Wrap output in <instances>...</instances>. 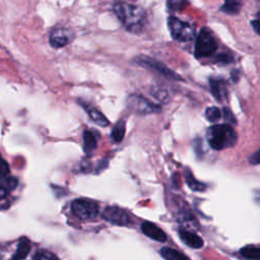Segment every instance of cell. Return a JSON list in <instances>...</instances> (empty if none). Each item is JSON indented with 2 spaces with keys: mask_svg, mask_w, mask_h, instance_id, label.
Returning <instances> with one entry per match:
<instances>
[{
  "mask_svg": "<svg viewBox=\"0 0 260 260\" xmlns=\"http://www.w3.org/2000/svg\"><path fill=\"white\" fill-rule=\"evenodd\" d=\"M9 174V166L8 164L0 157V180L5 179Z\"/></svg>",
  "mask_w": 260,
  "mask_h": 260,
  "instance_id": "cell-25",
  "label": "cell"
},
{
  "mask_svg": "<svg viewBox=\"0 0 260 260\" xmlns=\"http://www.w3.org/2000/svg\"><path fill=\"white\" fill-rule=\"evenodd\" d=\"M215 60L220 62V63L226 64V63H231L234 60V57L232 55H230V54H226V53H220V54H218L216 56Z\"/></svg>",
  "mask_w": 260,
  "mask_h": 260,
  "instance_id": "cell-26",
  "label": "cell"
},
{
  "mask_svg": "<svg viewBox=\"0 0 260 260\" xmlns=\"http://www.w3.org/2000/svg\"><path fill=\"white\" fill-rule=\"evenodd\" d=\"M231 76H232L233 81H235V82L238 81V79H239V72H238V70H234V71L232 72Z\"/></svg>",
  "mask_w": 260,
  "mask_h": 260,
  "instance_id": "cell-31",
  "label": "cell"
},
{
  "mask_svg": "<svg viewBox=\"0 0 260 260\" xmlns=\"http://www.w3.org/2000/svg\"><path fill=\"white\" fill-rule=\"evenodd\" d=\"M249 162L251 165H260V148L249 157Z\"/></svg>",
  "mask_w": 260,
  "mask_h": 260,
  "instance_id": "cell-27",
  "label": "cell"
},
{
  "mask_svg": "<svg viewBox=\"0 0 260 260\" xmlns=\"http://www.w3.org/2000/svg\"><path fill=\"white\" fill-rule=\"evenodd\" d=\"M209 86H210V91H211L213 98L216 101L222 102L226 99L228 89H226V84H225L223 79H221V78H210L209 79Z\"/></svg>",
  "mask_w": 260,
  "mask_h": 260,
  "instance_id": "cell-11",
  "label": "cell"
},
{
  "mask_svg": "<svg viewBox=\"0 0 260 260\" xmlns=\"http://www.w3.org/2000/svg\"><path fill=\"white\" fill-rule=\"evenodd\" d=\"M141 232L148 238L159 242V243H165L167 241V235L166 233L157 226L155 223L150 222V221H143L140 225Z\"/></svg>",
  "mask_w": 260,
  "mask_h": 260,
  "instance_id": "cell-10",
  "label": "cell"
},
{
  "mask_svg": "<svg viewBox=\"0 0 260 260\" xmlns=\"http://www.w3.org/2000/svg\"><path fill=\"white\" fill-rule=\"evenodd\" d=\"M80 105L84 108V110L86 111V113L88 114L89 118L99 126L101 127H107L109 126L110 122L107 119V117L101 113L98 109H95L94 107H92L91 105H88L86 103H80Z\"/></svg>",
  "mask_w": 260,
  "mask_h": 260,
  "instance_id": "cell-13",
  "label": "cell"
},
{
  "mask_svg": "<svg viewBox=\"0 0 260 260\" xmlns=\"http://www.w3.org/2000/svg\"><path fill=\"white\" fill-rule=\"evenodd\" d=\"M204 115L208 122L215 123L221 118V111L217 107H209L206 109Z\"/></svg>",
  "mask_w": 260,
  "mask_h": 260,
  "instance_id": "cell-21",
  "label": "cell"
},
{
  "mask_svg": "<svg viewBox=\"0 0 260 260\" xmlns=\"http://www.w3.org/2000/svg\"><path fill=\"white\" fill-rule=\"evenodd\" d=\"M168 26L173 39L178 42H189L194 39L195 27L187 21H183L175 16L168 18Z\"/></svg>",
  "mask_w": 260,
  "mask_h": 260,
  "instance_id": "cell-5",
  "label": "cell"
},
{
  "mask_svg": "<svg viewBox=\"0 0 260 260\" xmlns=\"http://www.w3.org/2000/svg\"><path fill=\"white\" fill-rule=\"evenodd\" d=\"M102 216L106 221L115 225L129 226L132 224V218L129 212L117 205L106 207L102 212Z\"/></svg>",
  "mask_w": 260,
  "mask_h": 260,
  "instance_id": "cell-7",
  "label": "cell"
},
{
  "mask_svg": "<svg viewBox=\"0 0 260 260\" xmlns=\"http://www.w3.org/2000/svg\"><path fill=\"white\" fill-rule=\"evenodd\" d=\"M127 106L130 110L138 114H151L159 112L160 107L149 102L139 94H131L127 99Z\"/></svg>",
  "mask_w": 260,
  "mask_h": 260,
  "instance_id": "cell-8",
  "label": "cell"
},
{
  "mask_svg": "<svg viewBox=\"0 0 260 260\" xmlns=\"http://www.w3.org/2000/svg\"><path fill=\"white\" fill-rule=\"evenodd\" d=\"M242 6V0H224L223 4L220 7V11L225 14L235 15L241 11Z\"/></svg>",
  "mask_w": 260,
  "mask_h": 260,
  "instance_id": "cell-16",
  "label": "cell"
},
{
  "mask_svg": "<svg viewBox=\"0 0 260 260\" xmlns=\"http://www.w3.org/2000/svg\"><path fill=\"white\" fill-rule=\"evenodd\" d=\"M216 50H217V43L212 32L206 27L202 28L196 38L195 50H194L195 57L196 58L209 57L212 54H214Z\"/></svg>",
  "mask_w": 260,
  "mask_h": 260,
  "instance_id": "cell-4",
  "label": "cell"
},
{
  "mask_svg": "<svg viewBox=\"0 0 260 260\" xmlns=\"http://www.w3.org/2000/svg\"><path fill=\"white\" fill-rule=\"evenodd\" d=\"M134 62L144 68H148V69L158 72L160 75L165 76L166 78L173 79V80H182L181 76L179 74H177L175 71H173L171 68H169L166 64H164L162 62L157 61L153 58H150L148 56H145V55L137 56L134 59Z\"/></svg>",
  "mask_w": 260,
  "mask_h": 260,
  "instance_id": "cell-6",
  "label": "cell"
},
{
  "mask_svg": "<svg viewBox=\"0 0 260 260\" xmlns=\"http://www.w3.org/2000/svg\"><path fill=\"white\" fill-rule=\"evenodd\" d=\"M71 211L80 220L94 219L100 212L99 204L87 198H77L71 202Z\"/></svg>",
  "mask_w": 260,
  "mask_h": 260,
  "instance_id": "cell-3",
  "label": "cell"
},
{
  "mask_svg": "<svg viewBox=\"0 0 260 260\" xmlns=\"http://www.w3.org/2000/svg\"><path fill=\"white\" fill-rule=\"evenodd\" d=\"M259 1H260V0H259Z\"/></svg>",
  "mask_w": 260,
  "mask_h": 260,
  "instance_id": "cell-32",
  "label": "cell"
},
{
  "mask_svg": "<svg viewBox=\"0 0 260 260\" xmlns=\"http://www.w3.org/2000/svg\"><path fill=\"white\" fill-rule=\"evenodd\" d=\"M34 260H60V259L54 253L45 249H41L35 254Z\"/></svg>",
  "mask_w": 260,
  "mask_h": 260,
  "instance_id": "cell-22",
  "label": "cell"
},
{
  "mask_svg": "<svg viewBox=\"0 0 260 260\" xmlns=\"http://www.w3.org/2000/svg\"><path fill=\"white\" fill-rule=\"evenodd\" d=\"M30 251V244L26 238H21L17 244V248L11 257V260H23Z\"/></svg>",
  "mask_w": 260,
  "mask_h": 260,
  "instance_id": "cell-15",
  "label": "cell"
},
{
  "mask_svg": "<svg viewBox=\"0 0 260 260\" xmlns=\"http://www.w3.org/2000/svg\"><path fill=\"white\" fill-rule=\"evenodd\" d=\"M159 254L165 260H190L183 253L170 247H162L159 250Z\"/></svg>",
  "mask_w": 260,
  "mask_h": 260,
  "instance_id": "cell-17",
  "label": "cell"
},
{
  "mask_svg": "<svg viewBox=\"0 0 260 260\" xmlns=\"http://www.w3.org/2000/svg\"><path fill=\"white\" fill-rule=\"evenodd\" d=\"M188 5V0H168V6L171 10H181Z\"/></svg>",
  "mask_w": 260,
  "mask_h": 260,
  "instance_id": "cell-23",
  "label": "cell"
},
{
  "mask_svg": "<svg viewBox=\"0 0 260 260\" xmlns=\"http://www.w3.org/2000/svg\"><path fill=\"white\" fill-rule=\"evenodd\" d=\"M185 180L191 190L197 191V192H202L205 190V185L203 183L199 182L198 180H196L190 170L185 171Z\"/></svg>",
  "mask_w": 260,
  "mask_h": 260,
  "instance_id": "cell-19",
  "label": "cell"
},
{
  "mask_svg": "<svg viewBox=\"0 0 260 260\" xmlns=\"http://www.w3.org/2000/svg\"><path fill=\"white\" fill-rule=\"evenodd\" d=\"M125 131H126V125H125V122L124 120H120L118 121L115 126L113 127L112 129V134H111V137L113 139L114 142H121L124 138V135H125Z\"/></svg>",
  "mask_w": 260,
  "mask_h": 260,
  "instance_id": "cell-20",
  "label": "cell"
},
{
  "mask_svg": "<svg viewBox=\"0 0 260 260\" xmlns=\"http://www.w3.org/2000/svg\"><path fill=\"white\" fill-rule=\"evenodd\" d=\"M114 12L121 23L131 32H139L146 22V13L138 5L119 1L114 5Z\"/></svg>",
  "mask_w": 260,
  "mask_h": 260,
  "instance_id": "cell-1",
  "label": "cell"
},
{
  "mask_svg": "<svg viewBox=\"0 0 260 260\" xmlns=\"http://www.w3.org/2000/svg\"><path fill=\"white\" fill-rule=\"evenodd\" d=\"M179 237L186 246L192 249H200L203 247V240L195 233L186 230H180Z\"/></svg>",
  "mask_w": 260,
  "mask_h": 260,
  "instance_id": "cell-12",
  "label": "cell"
},
{
  "mask_svg": "<svg viewBox=\"0 0 260 260\" xmlns=\"http://www.w3.org/2000/svg\"><path fill=\"white\" fill-rule=\"evenodd\" d=\"M253 197H254V201L260 205V188L259 189H255L253 191Z\"/></svg>",
  "mask_w": 260,
  "mask_h": 260,
  "instance_id": "cell-29",
  "label": "cell"
},
{
  "mask_svg": "<svg viewBox=\"0 0 260 260\" xmlns=\"http://www.w3.org/2000/svg\"><path fill=\"white\" fill-rule=\"evenodd\" d=\"M207 141L214 150L232 147L237 142V133L229 124H216L207 130Z\"/></svg>",
  "mask_w": 260,
  "mask_h": 260,
  "instance_id": "cell-2",
  "label": "cell"
},
{
  "mask_svg": "<svg viewBox=\"0 0 260 260\" xmlns=\"http://www.w3.org/2000/svg\"><path fill=\"white\" fill-rule=\"evenodd\" d=\"M251 25L254 28V30L260 36V19H255L251 21Z\"/></svg>",
  "mask_w": 260,
  "mask_h": 260,
  "instance_id": "cell-28",
  "label": "cell"
},
{
  "mask_svg": "<svg viewBox=\"0 0 260 260\" xmlns=\"http://www.w3.org/2000/svg\"><path fill=\"white\" fill-rule=\"evenodd\" d=\"M240 254L249 260H260V247L248 245L240 250Z\"/></svg>",
  "mask_w": 260,
  "mask_h": 260,
  "instance_id": "cell-18",
  "label": "cell"
},
{
  "mask_svg": "<svg viewBox=\"0 0 260 260\" xmlns=\"http://www.w3.org/2000/svg\"><path fill=\"white\" fill-rule=\"evenodd\" d=\"M7 193H8L7 188H6V187H4V186H1V185H0V200H1V199H3V198L7 195Z\"/></svg>",
  "mask_w": 260,
  "mask_h": 260,
  "instance_id": "cell-30",
  "label": "cell"
},
{
  "mask_svg": "<svg viewBox=\"0 0 260 260\" xmlns=\"http://www.w3.org/2000/svg\"><path fill=\"white\" fill-rule=\"evenodd\" d=\"M98 145L96 136L93 131L91 130H84L83 131V150L86 155H91L95 150Z\"/></svg>",
  "mask_w": 260,
  "mask_h": 260,
  "instance_id": "cell-14",
  "label": "cell"
},
{
  "mask_svg": "<svg viewBox=\"0 0 260 260\" xmlns=\"http://www.w3.org/2000/svg\"><path fill=\"white\" fill-rule=\"evenodd\" d=\"M222 117H223V120L225 121V124H229L231 126L237 124V120H236L233 112L229 108H224L222 110Z\"/></svg>",
  "mask_w": 260,
  "mask_h": 260,
  "instance_id": "cell-24",
  "label": "cell"
},
{
  "mask_svg": "<svg viewBox=\"0 0 260 260\" xmlns=\"http://www.w3.org/2000/svg\"><path fill=\"white\" fill-rule=\"evenodd\" d=\"M74 38L73 31L64 26H57L52 29L49 37V42L54 48H62L67 46Z\"/></svg>",
  "mask_w": 260,
  "mask_h": 260,
  "instance_id": "cell-9",
  "label": "cell"
}]
</instances>
